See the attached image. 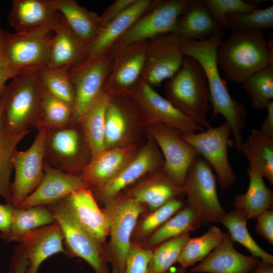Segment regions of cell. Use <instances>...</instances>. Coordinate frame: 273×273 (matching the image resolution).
I'll use <instances>...</instances> for the list:
<instances>
[{"label":"cell","instance_id":"cell-1","mask_svg":"<svg viewBox=\"0 0 273 273\" xmlns=\"http://www.w3.org/2000/svg\"><path fill=\"white\" fill-rule=\"evenodd\" d=\"M223 36L222 31L201 41H181V47L185 56L195 59L202 67L213 106V115L224 117L231 127L235 148L239 152L243 143L242 133L247 114L243 104L232 98L226 81L219 73L216 52Z\"/></svg>","mask_w":273,"mask_h":273},{"label":"cell","instance_id":"cell-2","mask_svg":"<svg viewBox=\"0 0 273 273\" xmlns=\"http://www.w3.org/2000/svg\"><path fill=\"white\" fill-rule=\"evenodd\" d=\"M11 79L0 95L1 121L5 133L14 136L36 128L45 88L39 70L21 72Z\"/></svg>","mask_w":273,"mask_h":273},{"label":"cell","instance_id":"cell-3","mask_svg":"<svg viewBox=\"0 0 273 273\" xmlns=\"http://www.w3.org/2000/svg\"><path fill=\"white\" fill-rule=\"evenodd\" d=\"M216 60L226 79L242 84L254 73L273 65L272 43L262 31H234L220 42Z\"/></svg>","mask_w":273,"mask_h":273},{"label":"cell","instance_id":"cell-4","mask_svg":"<svg viewBox=\"0 0 273 273\" xmlns=\"http://www.w3.org/2000/svg\"><path fill=\"white\" fill-rule=\"evenodd\" d=\"M167 100L181 112L203 128L211 124L207 118L210 98L207 79L199 63L185 56L181 68L165 85Z\"/></svg>","mask_w":273,"mask_h":273},{"label":"cell","instance_id":"cell-5","mask_svg":"<svg viewBox=\"0 0 273 273\" xmlns=\"http://www.w3.org/2000/svg\"><path fill=\"white\" fill-rule=\"evenodd\" d=\"M102 209L109 226V240L104 245L105 257L112 273H123L132 234L143 208L139 202L121 193L105 204Z\"/></svg>","mask_w":273,"mask_h":273},{"label":"cell","instance_id":"cell-6","mask_svg":"<svg viewBox=\"0 0 273 273\" xmlns=\"http://www.w3.org/2000/svg\"><path fill=\"white\" fill-rule=\"evenodd\" d=\"M53 213L64 237L65 254L87 263L95 273H110L104 245L83 229L74 218L63 199L46 206Z\"/></svg>","mask_w":273,"mask_h":273},{"label":"cell","instance_id":"cell-7","mask_svg":"<svg viewBox=\"0 0 273 273\" xmlns=\"http://www.w3.org/2000/svg\"><path fill=\"white\" fill-rule=\"evenodd\" d=\"M190 0H156L114 43L110 50L147 42L174 33Z\"/></svg>","mask_w":273,"mask_h":273},{"label":"cell","instance_id":"cell-8","mask_svg":"<svg viewBox=\"0 0 273 273\" xmlns=\"http://www.w3.org/2000/svg\"><path fill=\"white\" fill-rule=\"evenodd\" d=\"M183 189L186 205L196 213L201 223H220L225 211L217 195L216 181L212 168L198 157L187 172Z\"/></svg>","mask_w":273,"mask_h":273},{"label":"cell","instance_id":"cell-9","mask_svg":"<svg viewBox=\"0 0 273 273\" xmlns=\"http://www.w3.org/2000/svg\"><path fill=\"white\" fill-rule=\"evenodd\" d=\"M231 134V127L225 121L216 127L211 126L202 131L180 135L181 138L202 155L214 170L219 185L223 189L232 187L236 180L228 158Z\"/></svg>","mask_w":273,"mask_h":273},{"label":"cell","instance_id":"cell-10","mask_svg":"<svg viewBox=\"0 0 273 273\" xmlns=\"http://www.w3.org/2000/svg\"><path fill=\"white\" fill-rule=\"evenodd\" d=\"M51 32L30 33H12L3 30V47L5 55L17 75L45 67L52 36Z\"/></svg>","mask_w":273,"mask_h":273},{"label":"cell","instance_id":"cell-11","mask_svg":"<svg viewBox=\"0 0 273 273\" xmlns=\"http://www.w3.org/2000/svg\"><path fill=\"white\" fill-rule=\"evenodd\" d=\"M73 123L46 129L44 161L63 172L81 176L85 167L82 164V150L83 147H89L83 133L81 135Z\"/></svg>","mask_w":273,"mask_h":273},{"label":"cell","instance_id":"cell-12","mask_svg":"<svg viewBox=\"0 0 273 273\" xmlns=\"http://www.w3.org/2000/svg\"><path fill=\"white\" fill-rule=\"evenodd\" d=\"M112 60V54L107 53L69 72L74 92L73 123L78 122L103 89Z\"/></svg>","mask_w":273,"mask_h":273},{"label":"cell","instance_id":"cell-13","mask_svg":"<svg viewBox=\"0 0 273 273\" xmlns=\"http://www.w3.org/2000/svg\"><path fill=\"white\" fill-rule=\"evenodd\" d=\"M46 134V129H38L30 147L25 151L17 149L13 155L15 178L10 190L15 208L37 188L44 176Z\"/></svg>","mask_w":273,"mask_h":273},{"label":"cell","instance_id":"cell-14","mask_svg":"<svg viewBox=\"0 0 273 273\" xmlns=\"http://www.w3.org/2000/svg\"><path fill=\"white\" fill-rule=\"evenodd\" d=\"M181 42L174 33L163 34L148 41L140 80L154 88L172 77L181 68L185 57Z\"/></svg>","mask_w":273,"mask_h":273},{"label":"cell","instance_id":"cell-15","mask_svg":"<svg viewBox=\"0 0 273 273\" xmlns=\"http://www.w3.org/2000/svg\"><path fill=\"white\" fill-rule=\"evenodd\" d=\"M147 42L108 52L112 54L113 60L103 89L110 95L128 94L140 81L145 64Z\"/></svg>","mask_w":273,"mask_h":273},{"label":"cell","instance_id":"cell-16","mask_svg":"<svg viewBox=\"0 0 273 273\" xmlns=\"http://www.w3.org/2000/svg\"><path fill=\"white\" fill-rule=\"evenodd\" d=\"M128 94L134 98L140 109L156 123L165 124L182 134L205 130L145 82L140 80Z\"/></svg>","mask_w":273,"mask_h":273},{"label":"cell","instance_id":"cell-17","mask_svg":"<svg viewBox=\"0 0 273 273\" xmlns=\"http://www.w3.org/2000/svg\"><path fill=\"white\" fill-rule=\"evenodd\" d=\"M175 130L165 124L157 123L150 131L164 156L165 171L177 185L183 187L189 169L200 155Z\"/></svg>","mask_w":273,"mask_h":273},{"label":"cell","instance_id":"cell-18","mask_svg":"<svg viewBox=\"0 0 273 273\" xmlns=\"http://www.w3.org/2000/svg\"><path fill=\"white\" fill-rule=\"evenodd\" d=\"M160 153L152 144L144 147L114 178L105 184L90 189L98 202L104 205L149 172L164 168Z\"/></svg>","mask_w":273,"mask_h":273},{"label":"cell","instance_id":"cell-19","mask_svg":"<svg viewBox=\"0 0 273 273\" xmlns=\"http://www.w3.org/2000/svg\"><path fill=\"white\" fill-rule=\"evenodd\" d=\"M8 22L18 33L54 31L61 20L53 0H13Z\"/></svg>","mask_w":273,"mask_h":273},{"label":"cell","instance_id":"cell-20","mask_svg":"<svg viewBox=\"0 0 273 273\" xmlns=\"http://www.w3.org/2000/svg\"><path fill=\"white\" fill-rule=\"evenodd\" d=\"M44 176L37 188L16 208L48 206L66 198L72 192L88 188L82 177L63 172L43 162Z\"/></svg>","mask_w":273,"mask_h":273},{"label":"cell","instance_id":"cell-21","mask_svg":"<svg viewBox=\"0 0 273 273\" xmlns=\"http://www.w3.org/2000/svg\"><path fill=\"white\" fill-rule=\"evenodd\" d=\"M18 242L28 261L26 273H37L44 260L56 254H65L63 233L56 221L28 232Z\"/></svg>","mask_w":273,"mask_h":273},{"label":"cell","instance_id":"cell-22","mask_svg":"<svg viewBox=\"0 0 273 273\" xmlns=\"http://www.w3.org/2000/svg\"><path fill=\"white\" fill-rule=\"evenodd\" d=\"M45 67L70 72L87 60V47L73 32L61 16L54 30Z\"/></svg>","mask_w":273,"mask_h":273},{"label":"cell","instance_id":"cell-23","mask_svg":"<svg viewBox=\"0 0 273 273\" xmlns=\"http://www.w3.org/2000/svg\"><path fill=\"white\" fill-rule=\"evenodd\" d=\"M63 201L78 223L105 244L109 234L107 218L92 190L88 188H81L71 193Z\"/></svg>","mask_w":273,"mask_h":273},{"label":"cell","instance_id":"cell-24","mask_svg":"<svg viewBox=\"0 0 273 273\" xmlns=\"http://www.w3.org/2000/svg\"><path fill=\"white\" fill-rule=\"evenodd\" d=\"M124 194L142 206L143 213L151 212L172 200L181 199L185 195L183 187L170 178L164 168L140 181Z\"/></svg>","mask_w":273,"mask_h":273},{"label":"cell","instance_id":"cell-25","mask_svg":"<svg viewBox=\"0 0 273 273\" xmlns=\"http://www.w3.org/2000/svg\"><path fill=\"white\" fill-rule=\"evenodd\" d=\"M234 241L228 232L218 245L191 271L193 273H250L260 260L253 256H246L234 247Z\"/></svg>","mask_w":273,"mask_h":273},{"label":"cell","instance_id":"cell-26","mask_svg":"<svg viewBox=\"0 0 273 273\" xmlns=\"http://www.w3.org/2000/svg\"><path fill=\"white\" fill-rule=\"evenodd\" d=\"M135 150L133 146L109 148L92 156L81 175L86 186L91 189L110 181L133 158Z\"/></svg>","mask_w":273,"mask_h":273},{"label":"cell","instance_id":"cell-27","mask_svg":"<svg viewBox=\"0 0 273 273\" xmlns=\"http://www.w3.org/2000/svg\"><path fill=\"white\" fill-rule=\"evenodd\" d=\"M156 1L137 0L124 12L104 26L95 40L87 47L86 61L107 53L117 40Z\"/></svg>","mask_w":273,"mask_h":273},{"label":"cell","instance_id":"cell-28","mask_svg":"<svg viewBox=\"0 0 273 273\" xmlns=\"http://www.w3.org/2000/svg\"><path fill=\"white\" fill-rule=\"evenodd\" d=\"M222 31L201 0H190L174 32L181 41H201Z\"/></svg>","mask_w":273,"mask_h":273},{"label":"cell","instance_id":"cell-29","mask_svg":"<svg viewBox=\"0 0 273 273\" xmlns=\"http://www.w3.org/2000/svg\"><path fill=\"white\" fill-rule=\"evenodd\" d=\"M53 3L71 30L86 47L95 40L103 28L100 16L75 0H53Z\"/></svg>","mask_w":273,"mask_h":273},{"label":"cell","instance_id":"cell-30","mask_svg":"<svg viewBox=\"0 0 273 273\" xmlns=\"http://www.w3.org/2000/svg\"><path fill=\"white\" fill-rule=\"evenodd\" d=\"M110 95L104 89L78 123L89 147L92 157L107 149L105 145V123Z\"/></svg>","mask_w":273,"mask_h":273},{"label":"cell","instance_id":"cell-31","mask_svg":"<svg viewBox=\"0 0 273 273\" xmlns=\"http://www.w3.org/2000/svg\"><path fill=\"white\" fill-rule=\"evenodd\" d=\"M247 172L249 178L247 190L236 196L234 205L236 209L243 212L249 219L256 218L272 207L273 194L260 173L249 168Z\"/></svg>","mask_w":273,"mask_h":273},{"label":"cell","instance_id":"cell-32","mask_svg":"<svg viewBox=\"0 0 273 273\" xmlns=\"http://www.w3.org/2000/svg\"><path fill=\"white\" fill-rule=\"evenodd\" d=\"M240 152L249 162V168L260 173L273 185V139L263 135L258 129H253Z\"/></svg>","mask_w":273,"mask_h":273},{"label":"cell","instance_id":"cell-33","mask_svg":"<svg viewBox=\"0 0 273 273\" xmlns=\"http://www.w3.org/2000/svg\"><path fill=\"white\" fill-rule=\"evenodd\" d=\"M201 224L196 213L186 204L140 245L153 250L168 240L196 230Z\"/></svg>","mask_w":273,"mask_h":273},{"label":"cell","instance_id":"cell-34","mask_svg":"<svg viewBox=\"0 0 273 273\" xmlns=\"http://www.w3.org/2000/svg\"><path fill=\"white\" fill-rule=\"evenodd\" d=\"M55 221L54 214L46 206L15 208L6 242H18L28 232Z\"/></svg>","mask_w":273,"mask_h":273},{"label":"cell","instance_id":"cell-35","mask_svg":"<svg viewBox=\"0 0 273 273\" xmlns=\"http://www.w3.org/2000/svg\"><path fill=\"white\" fill-rule=\"evenodd\" d=\"M248 218L242 211L235 209L225 212L220 223L229 231L235 242L244 246L252 256L263 261L273 263V256L262 249L254 240L247 229Z\"/></svg>","mask_w":273,"mask_h":273},{"label":"cell","instance_id":"cell-36","mask_svg":"<svg viewBox=\"0 0 273 273\" xmlns=\"http://www.w3.org/2000/svg\"><path fill=\"white\" fill-rule=\"evenodd\" d=\"M225 233L213 225L201 236L190 237L183 247L176 263L186 269L201 261L218 245Z\"/></svg>","mask_w":273,"mask_h":273},{"label":"cell","instance_id":"cell-37","mask_svg":"<svg viewBox=\"0 0 273 273\" xmlns=\"http://www.w3.org/2000/svg\"><path fill=\"white\" fill-rule=\"evenodd\" d=\"M184 205L181 199H173L151 212L141 214L133 230L131 242L142 244Z\"/></svg>","mask_w":273,"mask_h":273},{"label":"cell","instance_id":"cell-38","mask_svg":"<svg viewBox=\"0 0 273 273\" xmlns=\"http://www.w3.org/2000/svg\"><path fill=\"white\" fill-rule=\"evenodd\" d=\"M30 130L9 136L4 131L1 121L0 110V196L7 203L12 204L11 176L13 169L12 159L17 146Z\"/></svg>","mask_w":273,"mask_h":273},{"label":"cell","instance_id":"cell-39","mask_svg":"<svg viewBox=\"0 0 273 273\" xmlns=\"http://www.w3.org/2000/svg\"><path fill=\"white\" fill-rule=\"evenodd\" d=\"M252 108L265 109L273 99V65L254 73L242 83Z\"/></svg>","mask_w":273,"mask_h":273},{"label":"cell","instance_id":"cell-40","mask_svg":"<svg viewBox=\"0 0 273 273\" xmlns=\"http://www.w3.org/2000/svg\"><path fill=\"white\" fill-rule=\"evenodd\" d=\"M73 106L52 96L46 89L37 130L57 129L73 123Z\"/></svg>","mask_w":273,"mask_h":273},{"label":"cell","instance_id":"cell-41","mask_svg":"<svg viewBox=\"0 0 273 273\" xmlns=\"http://www.w3.org/2000/svg\"><path fill=\"white\" fill-rule=\"evenodd\" d=\"M186 233L168 240L152 250L147 273H163L176 263L185 244L190 238Z\"/></svg>","mask_w":273,"mask_h":273},{"label":"cell","instance_id":"cell-42","mask_svg":"<svg viewBox=\"0 0 273 273\" xmlns=\"http://www.w3.org/2000/svg\"><path fill=\"white\" fill-rule=\"evenodd\" d=\"M225 19L229 29L232 32L240 30L263 32L273 28V6L249 12L231 14Z\"/></svg>","mask_w":273,"mask_h":273},{"label":"cell","instance_id":"cell-43","mask_svg":"<svg viewBox=\"0 0 273 273\" xmlns=\"http://www.w3.org/2000/svg\"><path fill=\"white\" fill-rule=\"evenodd\" d=\"M41 82L51 95L73 106L74 92L69 72L43 67L39 70Z\"/></svg>","mask_w":273,"mask_h":273},{"label":"cell","instance_id":"cell-44","mask_svg":"<svg viewBox=\"0 0 273 273\" xmlns=\"http://www.w3.org/2000/svg\"><path fill=\"white\" fill-rule=\"evenodd\" d=\"M206 8L222 30H229L225 17L229 14L249 12L259 9V2L242 0H204Z\"/></svg>","mask_w":273,"mask_h":273},{"label":"cell","instance_id":"cell-45","mask_svg":"<svg viewBox=\"0 0 273 273\" xmlns=\"http://www.w3.org/2000/svg\"><path fill=\"white\" fill-rule=\"evenodd\" d=\"M126 123L123 110L111 97L105 115L104 137L106 149L122 140L126 130Z\"/></svg>","mask_w":273,"mask_h":273},{"label":"cell","instance_id":"cell-46","mask_svg":"<svg viewBox=\"0 0 273 273\" xmlns=\"http://www.w3.org/2000/svg\"><path fill=\"white\" fill-rule=\"evenodd\" d=\"M152 250L131 242L123 273H147Z\"/></svg>","mask_w":273,"mask_h":273},{"label":"cell","instance_id":"cell-47","mask_svg":"<svg viewBox=\"0 0 273 273\" xmlns=\"http://www.w3.org/2000/svg\"><path fill=\"white\" fill-rule=\"evenodd\" d=\"M256 231L271 246L273 245V210L269 209L257 217Z\"/></svg>","mask_w":273,"mask_h":273},{"label":"cell","instance_id":"cell-48","mask_svg":"<svg viewBox=\"0 0 273 273\" xmlns=\"http://www.w3.org/2000/svg\"><path fill=\"white\" fill-rule=\"evenodd\" d=\"M137 0H116L109 5L100 16L102 27L124 12Z\"/></svg>","mask_w":273,"mask_h":273},{"label":"cell","instance_id":"cell-49","mask_svg":"<svg viewBox=\"0 0 273 273\" xmlns=\"http://www.w3.org/2000/svg\"><path fill=\"white\" fill-rule=\"evenodd\" d=\"M3 29L0 24V95L7 81L17 75L10 67L5 55L3 47Z\"/></svg>","mask_w":273,"mask_h":273},{"label":"cell","instance_id":"cell-50","mask_svg":"<svg viewBox=\"0 0 273 273\" xmlns=\"http://www.w3.org/2000/svg\"><path fill=\"white\" fill-rule=\"evenodd\" d=\"M14 209L11 204L0 203V237L5 241L9 234Z\"/></svg>","mask_w":273,"mask_h":273},{"label":"cell","instance_id":"cell-51","mask_svg":"<svg viewBox=\"0 0 273 273\" xmlns=\"http://www.w3.org/2000/svg\"><path fill=\"white\" fill-rule=\"evenodd\" d=\"M28 265V260L22 253L19 246H17L12 258L9 273H26Z\"/></svg>","mask_w":273,"mask_h":273},{"label":"cell","instance_id":"cell-52","mask_svg":"<svg viewBox=\"0 0 273 273\" xmlns=\"http://www.w3.org/2000/svg\"><path fill=\"white\" fill-rule=\"evenodd\" d=\"M265 109L267 114L258 130L263 135L273 139V102H270Z\"/></svg>","mask_w":273,"mask_h":273},{"label":"cell","instance_id":"cell-53","mask_svg":"<svg viewBox=\"0 0 273 273\" xmlns=\"http://www.w3.org/2000/svg\"><path fill=\"white\" fill-rule=\"evenodd\" d=\"M251 273H273V263L260 260Z\"/></svg>","mask_w":273,"mask_h":273},{"label":"cell","instance_id":"cell-54","mask_svg":"<svg viewBox=\"0 0 273 273\" xmlns=\"http://www.w3.org/2000/svg\"><path fill=\"white\" fill-rule=\"evenodd\" d=\"M163 273H188V272L186 268H184L180 266L173 269H169L167 271Z\"/></svg>","mask_w":273,"mask_h":273}]
</instances>
